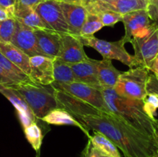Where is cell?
Listing matches in <instances>:
<instances>
[{
  "mask_svg": "<svg viewBox=\"0 0 158 157\" xmlns=\"http://www.w3.org/2000/svg\"><path fill=\"white\" fill-rule=\"evenodd\" d=\"M88 130L107 137L125 157H158V143L129 126L114 114L103 112L100 115L77 118Z\"/></svg>",
  "mask_w": 158,
  "mask_h": 157,
  "instance_id": "6da1fadb",
  "label": "cell"
},
{
  "mask_svg": "<svg viewBox=\"0 0 158 157\" xmlns=\"http://www.w3.org/2000/svg\"><path fill=\"white\" fill-rule=\"evenodd\" d=\"M103 99L110 111L139 132L155 139L154 120L144 110L143 100L125 98L114 89H102Z\"/></svg>",
  "mask_w": 158,
  "mask_h": 157,
  "instance_id": "7a4b0ae2",
  "label": "cell"
},
{
  "mask_svg": "<svg viewBox=\"0 0 158 157\" xmlns=\"http://www.w3.org/2000/svg\"><path fill=\"white\" fill-rule=\"evenodd\" d=\"M11 87L19 92L36 119H42L50 111L58 108L54 96V89L51 85L43 86L29 80Z\"/></svg>",
  "mask_w": 158,
  "mask_h": 157,
  "instance_id": "3957f363",
  "label": "cell"
},
{
  "mask_svg": "<svg viewBox=\"0 0 158 157\" xmlns=\"http://www.w3.org/2000/svg\"><path fill=\"white\" fill-rule=\"evenodd\" d=\"M150 70L145 66H135L122 72L114 87L119 95L125 98L144 100L148 95L147 83Z\"/></svg>",
  "mask_w": 158,
  "mask_h": 157,
  "instance_id": "277c9868",
  "label": "cell"
},
{
  "mask_svg": "<svg viewBox=\"0 0 158 157\" xmlns=\"http://www.w3.org/2000/svg\"><path fill=\"white\" fill-rule=\"evenodd\" d=\"M79 38L85 46L94 48L103 58L118 60L130 68L138 66L134 55L128 53L125 49V43L122 38L117 42H108L96 38L94 35L89 37L79 36Z\"/></svg>",
  "mask_w": 158,
  "mask_h": 157,
  "instance_id": "5b68a950",
  "label": "cell"
},
{
  "mask_svg": "<svg viewBox=\"0 0 158 157\" xmlns=\"http://www.w3.org/2000/svg\"><path fill=\"white\" fill-rule=\"evenodd\" d=\"M51 86L55 89L67 92L70 95L80 99L101 112L106 114L112 113L105 103L102 91L97 88L79 82L67 83L53 82Z\"/></svg>",
  "mask_w": 158,
  "mask_h": 157,
  "instance_id": "8992f818",
  "label": "cell"
},
{
  "mask_svg": "<svg viewBox=\"0 0 158 157\" xmlns=\"http://www.w3.org/2000/svg\"><path fill=\"white\" fill-rule=\"evenodd\" d=\"M121 22L124 25L125 34L122 39L125 44L131 43L134 38L145 36L157 26V23L150 18L147 9L123 15Z\"/></svg>",
  "mask_w": 158,
  "mask_h": 157,
  "instance_id": "52a82bcc",
  "label": "cell"
},
{
  "mask_svg": "<svg viewBox=\"0 0 158 157\" xmlns=\"http://www.w3.org/2000/svg\"><path fill=\"white\" fill-rule=\"evenodd\" d=\"M148 0H83L87 12L97 15L102 11H110L125 15L137 10L147 9Z\"/></svg>",
  "mask_w": 158,
  "mask_h": 157,
  "instance_id": "ba28073f",
  "label": "cell"
},
{
  "mask_svg": "<svg viewBox=\"0 0 158 157\" xmlns=\"http://www.w3.org/2000/svg\"><path fill=\"white\" fill-rule=\"evenodd\" d=\"M35 11L46 28L60 34H69L68 26L56 0H45L35 7Z\"/></svg>",
  "mask_w": 158,
  "mask_h": 157,
  "instance_id": "9c48e42d",
  "label": "cell"
},
{
  "mask_svg": "<svg viewBox=\"0 0 158 157\" xmlns=\"http://www.w3.org/2000/svg\"><path fill=\"white\" fill-rule=\"evenodd\" d=\"M134 51V58L138 66L148 68L151 62L158 54V25L145 36L131 41Z\"/></svg>",
  "mask_w": 158,
  "mask_h": 157,
  "instance_id": "30bf717a",
  "label": "cell"
},
{
  "mask_svg": "<svg viewBox=\"0 0 158 157\" xmlns=\"http://www.w3.org/2000/svg\"><path fill=\"white\" fill-rule=\"evenodd\" d=\"M54 96L57 102L58 108L66 110L76 119L80 117L95 116L103 113V112L91 105L67 92L54 89Z\"/></svg>",
  "mask_w": 158,
  "mask_h": 157,
  "instance_id": "8fae6325",
  "label": "cell"
},
{
  "mask_svg": "<svg viewBox=\"0 0 158 157\" xmlns=\"http://www.w3.org/2000/svg\"><path fill=\"white\" fill-rule=\"evenodd\" d=\"M56 58L66 63H77L89 58L84 50V45L79 36L61 34L60 46Z\"/></svg>",
  "mask_w": 158,
  "mask_h": 157,
  "instance_id": "7c38bea8",
  "label": "cell"
},
{
  "mask_svg": "<svg viewBox=\"0 0 158 157\" xmlns=\"http://www.w3.org/2000/svg\"><path fill=\"white\" fill-rule=\"evenodd\" d=\"M30 72L29 78L32 83L49 86L54 82L53 58L43 55H35L29 58Z\"/></svg>",
  "mask_w": 158,
  "mask_h": 157,
  "instance_id": "4fadbf2b",
  "label": "cell"
},
{
  "mask_svg": "<svg viewBox=\"0 0 158 157\" xmlns=\"http://www.w3.org/2000/svg\"><path fill=\"white\" fill-rule=\"evenodd\" d=\"M29 57L41 55L37 49V40L34 29L16 20V26L11 42Z\"/></svg>",
  "mask_w": 158,
  "mask_h": 157,
  "instance_id": "5bb4252c",
  "label": "cell"
},
{
  "mask_svg": "<svg viewBox=\"0 0 158 157\" xmlns=\"http://www.w3.org/2000/svg\"><path fill=\"white\" fill-rule=\"evenodd\" d=\"M0 93L2 94L15 108L23 128H26L31 123H35L36 118L16 89L11 86H0Z\"/></svg>",
  "mask_w": 158,
  "mask_h": 157,
  "instance_id": "9a60e30c",
  "label": "cell"
},
{
  "mask_svg": "<svg viewBox=\"0 0 158 157\" xmlns=\"http://www.w3.org/2000/svg\"><path fill=\"white\" fill-rule=\"evenodd\" d=\"M37 40V49L41 55L50 58L57 57L60 46L61 34L49 29L34 30Z\"/></svg>",
  "mask_w": 158,
  "mask_h": 157,
  "instance_id": "2e32d148",
  "label": "cell"
},
{
  "mask_svg": "<svg viewBox=\"0 0 158 157\" xmlns=\"http://www.w3.org/2000/svg\"><path fill=\"white\" fill-rule=\"evenodd\" d=\"M60 6L67 23L69 34L80 36V30L88 13L86 8L82 5L61 2Z\"/></svg>",
  "mask_w": 158,
  "mask_h": 157,
  "instance_id": "e0dca14e",
  "label": "cell"
},
{
  "mask_svg": "<svg viewBox=\"0 0 158 157\" xmlns=\"http://www.w3.org/2000/svg\"><path fill=\"white\" fill-rule=\"evenodd\" d=\"M72 68L76 78V82L89 85L94 88L102 90L98 79L97 70L94 59L89 58L87 60L77 63H68Z\"/></svg>",
  "mask_w": 158,
  "mask_h": 157,
  "instance_id": "ac0fdd59",
  "label": "cell"
},
{
  "mask_svg": "<svg viewBox=\"0 0 158 157\" xmlns=\"http://www.w3.org/2000/svg\"><path fill=\"white\" fill-rule=\"evenodd\" d=\"M98 79L103 89H114L122 72L116 69L111 59L95 60Z\"/></svg>",
  "mask_w": 158,
  "mask_h": 157,
  "instance_id": "d6986e66",
  "label": "cell"
},
{
  "mask_svg": "<svg viewBox=\"0 0 158 157\" xmlns=\"http://www.w3.org/2000/svg\"><path fill=\"white\" fill-rule=\"evenodd\" d=\"M41 120L49 125H56V126L66 125V126H77L79 129H81L89 138L90 136L89 130L86 129L77 119L74 118L70 113L66 112V110L60 109V108L52 109Z\"/></svg>",
  "mask_w": 158,
  "mask_h": 157,
  "instance_id": "ffe728a7",
  "label": "cell"
},
{
  "mask_svg": "<svg viewBox=\"0 0 158 157\" xmlns=\"http://www.w3.org/2000/svg\"><path fill=\"white\" fill-rule=\"evenodd\" d=\"M14 18L34 30L46 29L35 9L20 5L18 2L15 6Z\"/></svg>",
  "mask_w": 158,
  "mask_h": 157,
  "instance_id": "44dd1931",
  "label": "cell"
},
{
  "mask_svg": "<svg viewBox=\"0 0 158 157\" xmlns=\"http://www.w3.org/2000/svg\"><path fill=\"white\" fill-rule=\"evenodd\" d=\"M0 52L13 64L21 69L26 75L30 72L29 58L23 51L14 46L12 43H6L0 42Z\"/></svg>",
  "mask_w": 158,
  "mask_h": 157,
  "instance_id": "7402d4cb",
  "label": "cell"
},
{
  "mask_svg": "<svg viewBox=\"0 0 158 157\" xmlns=\"http://www.w3.org/2000/svg\"><path fill=\"white\" fill-rule=\"evenodd\" d=\"M89 139L93 145L103 153L110 157H121L118 148L103 134L94 132V135H90Z\"/></svg>",
  "mask_w": 158,
  "mask_h": 157,
  "instance_id": "603a6c76",
  "label": "cell"
},
{
  "mask_svg": "<svg viewBox=\"0 0 158 157\" xmlns=\"http://www.w3.org/2000/svg\"><path fill=\"white\" fill-rule=\"evenodd\" d=\"M53 75L54 82L56 83H67L76 82L75 75L70 66L56 58L53 59Z\"/></svg>",
  "mask_w": 158,
  "mask_h": 157,
  "instance_id": "cb8c5ba5",
  "label": "cell"
},
{
  "mask_svg": "<svg viewBox=\"0 0 158 157\" xmlns=\"http://www.w3.org/2000/svg\"><path fill=\"white\" fill-rule=\"evenodd\" d=\"M0 67L16 83L30 80L29 76L21 69L9 61L1 52H0Z\"/></svg>",
  "mask_w": 158,
  "mask_h": 157,
  "instance_id": "d4e9b609",
  "label": "cell"
},
{
  "mask_svg": "<svg viewBox=\"0 0 158 157\" xmlns=\"http://www.w3.org/2000/svg\"><path fill=\"white\" fill-rule=\"evenodd\" d=\"M24 132L28 142L37 152V157H39L40 148L43 143V133L41 129L36 123H32L24 128Z\"/></svg>",
  "mask_w": 158,
  "mask_h": 157,
  "instance_id": "484cf974",
  "label": "cell"
},
{
  "mask_svg": "<svg viewBox=\"0 0 158 157\" xmlns=\"http://www.w3.org/2000/svg\"><path fill=\"white\" fill-rule=\"evenodd\" d=\"M103 24L97 15L88 12L86 20L83 23L80 30V36L89 37L93 36L95 32H98L103 28Z\"/></svg>",
  "mask_w": 158,
  "mask_h": 157,
  "instance_id": "4316f807",
  "label": "cell"
},
{
  "mask_svg": "<svg viewBox=\"0 0 158 157\" xmlns=\"http://www.w3.org/2000/svg\"><path fill=\"white\" fill-rule=\"evenodd\" d=\"M16 26V19L7 18L0 22V42L10 43Z\"/></svg>",
  "mask_w": 158,
  "mask_h": 157,
  "instance_id": "83f0119b",
  "label": "cell"
},
{
  "mask_svg": "<svg viewBox=\"0 0 158 157\" xmlns=\"http://www.w3.org/2000/svg\"><path fill=\"white\" fill-rule=\"evenodd\" d=\"M96 15L99 17L103 26H113L118 22L122 21L123 15L110 11H102Z\"/></svg>",
  "mask_w": 158,
  "mask_h": 157,
  "instance_id": "f1b7e54d",
  "label": "cell"
},
{
  "mask_svg": "<svg viewBox=\"0 0 158 157\" xmlns=\"http://www.w3.org/2000/svg\"><path fill=\"white\" fill-rule=\"evenodd\" d=\"M80 157H110L106 154L100 152L98 149L95 147L89 139L87 145L83 149V152L81 153Z\"/></svg>",
  "mask_w": 158,
  "mask_h": 157,
  "instance_id": "f546056e",
  "label": "cell"
},
{
  "mask_svg": "<svg viewBox=\"0 0 158 157\" xmlns=\"http://www.w3.org/2000/svg\"><path fill=\"white\" fill-rule=\"evenodd\" d=\"M148 94H155L158 95V78L154 74H150L147 83Z\"/></svg>",
  "mask_w": 158,
  "mask_h": 157,
  "instance_id": "4dcf8cb0",
  "label": "cell"
},
{
  "mask_svg": "<svg viewBox=\"0 0 158 157\" xmlns=\"http://www.w3.org/2000/svg\"><path fill=\"white\" fill-rule=\"evenodd\" d=\"M147 11L153 21H158V0H153L148 3Z\"/></svg>",
  "mask_w": 158,
  "mask_h": 157,
  "instance_id": "1f68e13d",
  "label": "cell"
},
{
  "mask_svg": "<svg viewBox=\"0 0 158 157\" xmlns=\"http://www.w3.org/2000/svg\"><path fill=\"white\" fill-rule=\"evenodd\" d=\"M17 2V0H0V7L6 9L14 18V10Z\"/></svg>",
  "mask_w": 158,
  "mask_h": 157,
  "instance_id": "d6a6232c",
  "label": "cell"
},
{
  "mask_svg": "<svg viewBox=\"0 0 158 157\" xmlns=\"http://www.w3.org/2000/svg\"><path fill=\"white\" fill-rule=\"evenodd\" d=\"M15 84H17V83L14 82L8 75V74L0 67V86H12Z\"/></svg>",
  "mask_w": 158,
  "mask_h": 157,
  "instance_id": "836d02e7",
  "label": "cell"
},
{
  "mask_svg": "<svg viewBox=\"0 0 158 157\" xmlns=\"http://www.w3.org/2000/svg\"><path fill=\"white\" fill-rule=\"evenodd\" d=\"M44 1L45 0H17V2L20 5L35 9L39 4Z\"/></svg>",
  "mask_w": 158,
  "mask_h": 157,
  "instance_id": "e575fe53",
  "label": "cell"
},
{
  "mask_svg": "<svg viewBox=\"0 0 158 157\" xmlns=\"http://www.w3.org/2000/svg\"><path fill=\"white\" fill-rule=\"evenodd\" d=\"M148 69L150 70V72H153L156 78H158V54L156 55L155 58L151 62L149 66H148Z\"/></svg>",
  "mask_w": 158,
  "mask_h": 157,
  "instance_id": "d590c367",
  "label": "cell"
},
{
  "mask_svg": "<svg viewBox=\"0 0 158 157\" xmlns=\"http://www.w3.org/2000/svg\"><path fill=\"white\" fill-rule=\"evenodd\" d=\"M10 18H12V15L9 13V12H7V11H6V9H3V8L0 7V22Z\"/></svg>",
  "mask_w": 158,
  "mask_h": 157,
  "instance_id": "8d00e7d4",
  "label": "cell"
},
{
  "mask_svg": "<svg viewBox=\"0 0 158 157\" xmlns=\"http://www.w3.org/2000/svg\"><path fill=\"white\" fill-rule=\"evenodd\" d=\"M61 2H67V3H73V4H79L83 6V0H56Z\"/></svg>",
  "mask_w": 158,
  "mask_h": 157,
  "instance_id": "74e56055",
  "label": "cell"
},
{
  "mask_svg": "<svg viewBox=\"0 0 158 157\" xmlns=\"http://www.w3.org/2000/svg\"><path fill=\"white\" fill-rule=\"evenodd\" d=\"M154 129H155V138L158 143V119H157L156 118L154 120Z\"/></svg>",
  "mask_w": 158,
  "mask_h": 157,
  "instance_id": "f35d334b",
  "label": "cell"
},
{
  "mask_svg": "<svg viewBox=\"0 0 158 157\" xmlns=\"http://www.w3.org/2000/svg\"><path fill=\"white\" fill-rule=\"evenodd\" d=\"M151 1H153V0H148V2H151Z\"/></svg>",
  "mask_w": 158,
  "mask_h": 157,
  "instance_id": "ab89813d",
  "label": "cell"
},
{
  "mask_svg": "<svg viewBox=\"0 0 158 157\" xmlns=\"http://www.w3.org/2000/svg\"><path fill=\"white\" fill-rule=\"evenodd\" d=\"M156 22V23H157V24L158 25V21H156V22Z\"/></svg>",
  "mask_w": 158,
  "mask_h": 157,
  "instance_id": "60d3db41",
  "label": "cell"
}]
</instances>
